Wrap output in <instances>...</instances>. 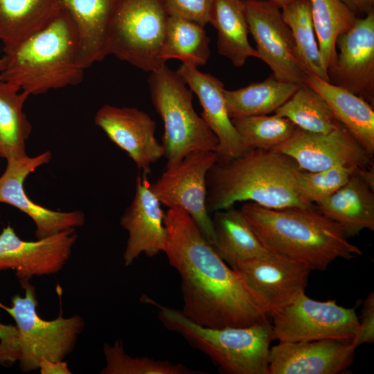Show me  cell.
Here are the masks:
<instances>
[{"instance_id": "18", "label": "cell", "mask_w": 374, "mask_h": 374, "mask_svg": "<svg viewBox=\"0 0 374 374\" xmlns=\"http://www.w3.org/2000/svg\"><path fill=\"white\" fill-rule=\"evenodd\" d=\"M161 206L147 175H138L134 198L120 219L121 226L128 233L123 253L126 267L141 253L152 258L163 252L168 232L166 213Z\"/></svg>"}, {"instance_id": "8", "label": "cell", "mask_w": 374, "mask_h": 374, "mask_svg": "<svg viewBox=\"0 0 374 374\" xmlns=\"http://www.w3.org/2000/svg\"><path fill=\"white\" fill-rule=\"evenodd\" d=\"M169 15L163 0H117L108 32L107 55L145 71L166 65L161 57Z\"/></svg>"}, {"instance_id": "30", "label": "cell", "mask_w": 374, "mask_h": 374, "mask_svg": "<svg viewBox=\"0 0 374 374\" xmlns=\"http://www.w3.org/2000/svg\"><path fill=\"white\" fill-rule=\"evenodd\" d=\"M281 13L292 31L302 68L307 74L329 82L319 48L309 0H296L283 7Z\"/></svg>"}, {"instance_id": "38", "label": "cell", "mask_w": 374, "mask_h": 374, "mask_svg": "<svg viewBox=\"0 0 374 374\" xmlns=\"http://www.w3.org/2000/svg\"><path fill=\"white\" fill-rule=\"evenodd\" d=\"M41 374H71L67 362L64 360L53 361L43 359L39 364Z\"/></svg>"}, {"instance_id": "7", "label": "cell", "mask_w": 374, "mask_h": 374, "mask_svg": "<svg viewBox=\"0 0 374 374\" xmlns=\"http://www.w3.org/2000/svg\"><path fill=\"white\" fill-rule=\"evenodd\" d=\"M151 100L164 131L161 145L167 165L195 151L217 150L218 140L193 105L192 91L177 71L164 65L148 79Z\"/></svg>"}, {"instance_id": "17", "label": "cell", "mask_w": 374, "mask_h": 374, "mask_svg": "<svg viewBox=\"0 0 374 374\" xmlns=\"http://www.w3.org/2000/svg\"><path fill=\"white\" fill-rule=\"evenodd\" d=\"M260 302L268 317L305 291L310 270L273 253L246 261L235 269Z\"/></svg>"}, {"instance_id": "34", "label": "cell", "mask_w": 374, "mask_h": 374, "mask_svg": "<svg viewBox=\"0 0 374 374\" xmlns=\"http://www.w3.org/2000/svg\"><path fill=\"white\" fill-rule=\"evenodd\" d=\"M103 352L106 366L102 374H205L202 371L192 370L181 364L156 360L148 357H132L125 353L121 340L113 346L105 344Z\"/></svg>"}, {"instance_id": "21", "label": "cell", "mask_w": 374, "mask_h": 374, "mask_svg": "<svg viewBox=\"0 0 374 374\" xmlns=\"http://www.w3.org/2000/svg\"><path fill=\"white\" fill-rule=\"evenodd\" d=\"M117 0H58L72 20L78 37L79 59L86 69L103 60L109 28Z\"/></svg>"}, {"instance_id": "35", "label": "cell", "mask_w": 374, "mask_h": 374, "mask_svg": "<svg viewBox=\"0 0 374 374\" xmlns=\"http://www.w3.org/2000/svg\"><path fill=\"white\" fill-rule=\"evenodd\" d=\"M357 168L336 166L318 172L302 170L300 184L308 199L313 204H317L342 187Z\"/></svg>"}, {"instance_id": "33", "label": "cell", "mask_w": 374, "mask_h": 374, "mask_svg": "<svg viewBox=\"0 0 374 374\" xmlns=\"http://www.w3.org/2000/svg\"><path fill=\"white\" fill-rule=\"evenodd\" d=\"M231 121L247 150H274L299 129L291 121L276 114L233 118Z\"/></svg>"}, {"instance_id": "13", "label": "cell", "mask_w": 374, "mask_h": 374, "mask_svg": "<svg viewBox=\"0 0 374 374\" xmlns=\"http://www.w3.org/2000/svg\"><path fill=\"white\" fill-rule=\"evenodd\" d=\"M273 151L290 157L302 170L308 172L336 166L365 168L373 165V158L341 123L327 134L299 128Z\"/></svg>"}, {"instance_id": "31", "label": "cell", "mask_w": 374, "mask_h": 374, "mask_svg": "<svg viewBox=\"0 0 374 374\" xmlns=\"http://www.w3.org/2000/svg\"><path fill=\"white\" fill-rule=\"evenodd\" d=\"M314 28L324 67L328 71L337 57L336 40L358 17L342 0H309Z\"/></svg>"}, {"instance_id": "37", "label": "cell", "mask_w": 374, "mask_h": 374, "mask_svg": "<svg viewBox=\"0 0 374 374\" xmlns=\"http://www.w3.org/2000/svg\"><path fill=\"white\" fill-rule=\"evenodd\" d=\"M374 341V294L371 292L364 301L362 315L359 319V329L351 341L357 348L363 344H373Z\"/></svg>"}, {"instance_id": "36", "label": "cell", "mask_w": 374, "mask_h": 374, "mask_svg": "<svg viewBox=\"0 0 374 374\" xmlns=\"http://www.w3.org/2000/svg\"><path fill=\"white\" fill-rule=\"evenodd\" d=\"M215 0H163L168 14L205 26L211 20Z\"/></svg>"}, {"instance_id": "16", "label": "cell", "mask_w": 374, "mask_h": 374, "mask_svg": "<svg viewBox=\"0 0 374 374\" xmlns=\"http://www.w3.org/2000/svg\"><path fill=\"white\" fill-rule=\"evenodd\" d=\"M95 124L134 161L143 175L163 157V149L156 138V123L145 112L136 108L105 105L96 112Z\"/></svg>"}, {"instance_id": "12", "label": "cell", "mask_w": 374, "mask_h": 374, "mask_svg": "<svg viewBox=\"0 0 374 374\" xmlns=\"http://www.w3.org/2000/svg\"><path fill=\"white\" fill-rule=\"evenodd\" d=\"M77 238L75 229H71L35 241H25L8 225L0 233V271L15 270L21 286L35 276L55 274L66 263Z\"/></svg>"}, {"instance_id": "23", "label": "cell", "mask_w": 374, "mask_h": 374, "mask_svg": "<svg viewBox=\"0 0 374 374\" xmlns=\"http://www.w3.org/2000/svg\"><path fill=\"white\" fill-rule=\"evenodd\" d=\"M305 84L323 97L337 120L373 159V107L363 98L312 74L307 75Z\"/></svg>"}, {"instance_id": "9", "label": "cell", "mask_w": 374, "mask_h": 374, "mask_svg": "<svg viewBox=\"0 0 374 374\" xmlns=\"http://www.w3.org/2000/svg\"><path fill=\"white\" fill-rule=\"evenodd\" d=\"M269 317L274 339L278 342L352 341L359 329V318L354 308L341 306L335 300H314L305 291Z\"/></svg>"}, {"instance_id": "26", "label": "cell", "mask_w": 374, "mask_h": 374, "mask_svg": "<svg viewBox=\"0 0 374 374\" xmlns=\"http://www.w3.org/2000/svg\"><path fill=\"white\" fill-rule=\"evenodd\" d=\"M210 24L217 31L218 53L233 65L242 66L249 57L259 59L256 49L248 39L242 0H215Z\"/></svg>"}, {"instance_id": "27", "label": "cell", "mask_w": 374, "mask_h": 374, "mask_svg": "<svg viewBox=\"0 0 374 374\" xmlns=\"http://www.w3.org/2000/svg\"><path fill=\"white\" fill-rule=\"evenodd\" d=\"M301 85L270 75L265 80L235 89L224 91L231 118L267 115L282 106Z\"/></svg>"}, {"instance_id": "10", "label": "cell", "mask_w": 374, "mask_h": 374, "mask_svg": "<svg viewBox=\"0 0 374 374\" xmlns=\"http://www.w3.org/2000/svg\"><path fill=\"white\" fill-rule=\"evenodd\" d=\"M217 161L212 151H195L166 166L151 188L161 204L187 213L206 240L213 245L212 219L206 208V175Z\"/></svg>"}, {"instance_id": "41", "label": "cell", "mask_w": 374, "mask_h": 374, "mask_svg": "<svg viewBox=\"0 0 374 374\" xmlns=\"http://www.w3.org/2000/svg\"><path fill=\"white\" fill-rule=\"evenodd\" d=\"M6 65V58L4 56L2 58H0V72L2 71Z\"/></svg>"}, {"instance_id": "3", "label": "cell", "mask_w": 374, "mask_h": 374, "mask_svg": "<svg viewBox=\"0 0 374 374\" xmlns=\"http://www.w3.org/2000/svg\"><path fill=\"white\" fill-rule=\"evenodd\" d=\"M240 210L270 252L310 271H323L337 258L350 260L362 254L339 226L314 205L269 208L248 202Z\"/></svg>"}, {"instance_id": "20", "label": "cell", "mask_w": 374, "mask_h": 374, "mask_svg": "<svg viewBox=\"0 0 374 374\" xmlns=\"http://www.w3.org/2000/svg\"><path fill=\"white\" fill-rule=\"evenodd\" d=\"M177 72L197 96L202 107L201 116L217 138V161L229 160L249 151L242 145L229 116L222 82L194 66L181 64Z\"/></svg>"}, {"instance_id": "24", "label": "cell", "mask_w": 374, "mask_h": 374, "mask_svg": "<svg viewBox=\"0 0 374 374\" xmlns=\"http://www.w3.org/2000/svg\"><path fill=\"white\" fill-rule=\"evenodd\" d=\"M213 247L233 270L240 264L271 253L260 242L240 209L233 206L214 212Z\"/></svg>"}, {"instance_id": "29", "label": "cell", "mask_w": 374, "mask_h": 374, "mask_svg": "<svg viewBox=\"0 0 374 374\" xmlns=\"http://www.w3.org/2000/svg\"><path fill=\"white\" fill-rule=\"evenodd\" d=\"M209 41L204 26L169 16L161 57L165 62L176 59L196 67L204 65L211 55Z\"/></svg>"}, {"instance_id": "1", "label": "cell", "mask_w": 374, "mask_h": 374, "mask_svg": "<svg viewBox=\"0 0 374 374\" xmlns=\"http://www.w3.org/2000/svg\"><path fill=\"white\" fill-rule=\"evenodd\" d=\"M163 252L178 272L182 313L202 326L245 327L268 321L255 294L229 267L185 211L168 208Z\"/></svg>"}, {"instance_id": "19", "label": "cell", "mask_w": 374, "mask_h": 374, "mask_svg": "<svg viewBox=\"0 0 374 374\" xmlns=\"http://www.w3.org/2000/svg\"><path fill=\"white\" fill-rule=\"evenodd\" d=\"M357 348L349 340L278 342L270 348L268 374H337L353 363Z\"/></svg>"}, {"instance_id": "6", "label": "cell", "mask_w": 374, "mask_h": 374, "mask_svg": "<svg viewBox=\"0 0 374 374\" xmlns=\"http://www.w3.org/2000/svg\"><path fill=\"white\" fill-rule=\"evenodd\" d=\"M141 299L157 307L158 317L166 329L206 355L220 371L229 374H268L269 345L274 339L269 320L245 327L208 328L194 323L181 310L163 306L147 296Z\"/></svg>"}, {"instance_id": "39", "label": "cell", "mask_w": 374, "mask_h": 374, "mask_svg": "<svg viewBox=\"0 0 374 374\" xmlns=\"http://www.w3.org/2000/svg\"><path fill=\"white\" fill-rule=\"evenodd\" d=\"M342 1L357 16L366 15L374 12V0H342Z\"/></svg>"}, {"instance_id": "4", "label": "cell", "mask_w": 374, "mask_h": 374, "mask_svg": "<svg viewBox=\"0 0 374 374\" xmlns=\"http://www.w3.org/2000/svg\"><path fill=\"white\" fill-rule=\"evenodd\" d=\"M0 80L15 84L30 95L75 86L85 69L79 59L78 37L63 10L45 26L6 51Z\"/></svg>"}, {"instance_id": "2", "label": "cell", "mask_w": 374, "mask_h": 374, "mask_svg": "<svg viewBox=\"0 0 374 374\" xmlns=\"http://www.w3.org/2000/svg\"><path fill=\"white\" fill-rule=\"evenodd\" d=\"M301 171L292 158L273 150H251L216 161L206 175L207 210L215 212L246 201L269 208L313 206L301 188Z\"/></svg>"}, {"instance_id": "11", "label": "cell", "mask_w": 374, "mask_h": 374, "mask_svg": "<svg viewBox=\"0 0 374 374\" xmlns=\"http://www.w3.org/2000/svg\"><path fill=\"white\" fill-rule=\"evenodd\" d=\"M242 3L259 59L269 66L276 79L305 84L308 74L298 60L294 37L280 8L267 0H242Z\"/></svg>"}, {"instance_id": "22", "label": "cell", "mask_w": 374, "mask_h": 374, "mask_svg": "<svg viewBox=\"0 0 374 374\" xmlns=\"http://www.w3.org/2000/svg\"><path fill=\"white\" fill-rule=\"evenodd\" d=\"M315 206L338 224L347 238L364 229L374 230V190L356 171L342 187Z\"/></svg>"}, {"instance_id": "14", "label": "cell", "mask_w": 374, "mask_h": 374, "mask_svg": "<svg viewBox=\"0 0 374 374\" xmlns=\"http://www.w3.org/2000/svg\"><path fill=\"white\" fill-rule=\"evenodd\" d=\"M337 57L327 72L329 82L374 105V12L357 17L338 36Z\"/></svg>"}, {"instance_id": "25", "label": "cell", "mask_w": 374, "mask_h": 374, "mask_svg": "<svg viewBox=\"0 0 374 374\" xmlns=\"http://www.w3.org/2000/svg\"><path fill=\"white\" fill-rule=\"evenodd\" d=\"M58 0H0V42L8 51L51 21Z\"/></svg>"}, {"instance_id": "28", "label": "cell", "mask_w": 374, "mask_h": 374, "mask_svg": "<svg viewBox=\"0 0 374 374\" xmlns=\"http://www.w3.org/2000/svg\"><path fill=\"white\" fill-rule=\"evenodd\" d=\"M28 96L15 84L0 80V157L6 160L28 156L26 143L32 126L23 107Z\"/></svg>"}, {"instance_id": "15", "label": "cell", "mask_w": 374, "mask_h": 374, "mask_svg": "<svg viewBox=\"0 0 374 374\" xmlns=\"http://www.w3.org/2000/svg\"><path fill=\"white\" fill-rule=\"evenodd\" d=\"M52 158L46 151L35 157L8 159L0 177V203L11 205L34 222L35 237L42 239L62 231L82 226L85 222L80 211H57L34 202L26 194L24 184L27 177Z\"/></svg>"}, {"instance_id": "5", "label": "cell", "mask_w": 374, "mask_h": 374, "mask_svg": "<svg viewBox=\"0 0 374 374\" xmlns=\"http://www.w3.org/2000/svg\"><path fill=\"white\" fill-rule=\"evenodd\" d=\"M25 296L15 294L11 306L0 303L15 320V326L0 324V365L18 361L22 372L39 368L43 359L64 360L75 346L84 327L79 315L64 318L61 312L53 320H44L37 312L35 288L30 282L21 286Z\"/></svg>"}, {"instance_id": "40", "label": "cell", "mask_w": 374, "mask_h": 374, "mask_svg": "<svg viewBox=\"0 0 374 374\" xmlns=\"http://www.w3.org/2000/svg\"><path fill=\"white\" fill-rule=\"evenodd\" d=\"M272 3L275 4L278 7H279L280 9H282L285 6L296 1V0H267Z\"/></svg>"}, {"instance_id": "32", "label": "cell", "mask_w": 374, "mask_h": 374, "mask_svg": "<svg viewBox=\"0 0 374 374\" xmlns=\"http://www.w3.org/2000/svg\"><path fill=\"white\" fill-rule=\"evenodd\" d=\"M274 114L312 133L327 134L341 124L323 97L307 84L301 85Z\"/></svg>"}]
</instances>
